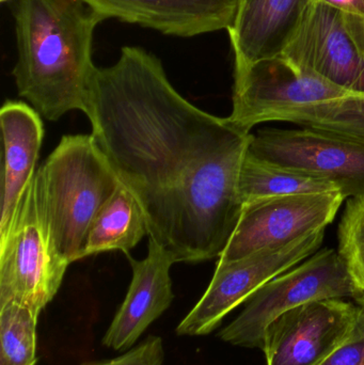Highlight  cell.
<instances>
[{"mask_svg": "<svg viewBox=\"0 0 364 365\" xmlns=\"http://www.w3.org/2000/svg\"><path fill=\"white\" fill-rule=\"evenodd\" d=\"M239 1H241V0H239Z\"/></svg>", "mask_w": 364, "mask_h": 365, "instance_id": "cell-23", "label": "cell"}, {"mask_svg": "<svg viewBox=\"0 0 364 365\" xmlns=\"http://www.w3.org/2000/svg\"><path fill=\"white\" fill-rule=\"evenodd\" d=\"M355 296L356 287L339 251L322 249L263 285L219 338L235 346L262 349L265 329L284 313L318 300Z\"/></svg>", "mask_w": 364, "mask_h": 365, "instance_id": "cell-5", "label": "cell"}, {"mask_svg": "<svg viewBox=\"0 0 364 365\" xmlns=\"http://www.w3.org/2000/svg\"><path fill=\"white\" fill-rule=\"evenodd\" d=\"M19 96L45 119L85 113L96 71L94 32L105 21L83 0H13Z\"/></svg>", "mask_w": 364, "mask_h": 365, "instance_id": "cell-2", "label": "cell"}, {"mask_svg": "<svg viewBox=\"0 0 364 365\" xmlns=\"http://www.w3.org/2000/svg\"><path fill=\"white\" fill-rule=\"evenodd\" d=\"M132 279L123 304L103 338V344L115 351H125L172 304L170 270L175 261L162 247L149 240V252L141 261L128 255Z\"/></svg>", "mask_w": 364, "mask_h": 365, "instance_id": "cell-13", "label": "cell"}, {"mask_svg": "<svg viewBox=\"0 0 364 365\" xmlns=\"http://www.w3.org/2000/svg\"><path fill=\"white\" fill-rule=\"evenodd\" d=\"M320 365H364V308L359 306L357 319L345 340Z\"/></svg>", "mask_w": 364, "mask_h": 365, "instance_id": "cell-20", "label": "cell"}, {"mask_svg": "<svg viewBox=\"0 0 364 365\" xmlns=\"http://www.w3.org/2000/svg\"><path fill=\"white\" fill-rule=\"evenodd\" d=\"M340 255L356 287V300L364 308V197H350L338 230Z\"/></svg>", "mask_w": 364, "mask_h": 365, "instance_id": "cell-19", "label": "cell"}, {"mask_svg": "<svg viewBox=\"0 0 364 365\" xmlns=\"http://www.w3.org/2000/svg\"><path fill=\"white\" fill-rule=\"evenodd\" d=\"M333 191H340L333 182L256 158L249 149L239 173V195L243 205L266 197Z\"/></svg>", "mask_w": 364, "mask_h": 365, "instance_id": "cell-17", "label": "cell"}, {"mask_svg": "<svg viewBox=\"0 0 364 365\" xmlns=\"http://www.w3.org/2000/svg\"><path fill=\"white\" fill-rule=\"evenodd\" d=\"M313 0H241L228 29L234 66L281 56Z\"/></svg>", "mask_w": 364, "mask_h": 365, "instance_id": "cell-15", "label": "cell"}, {"mask_svg": "<svg viewBox=\"0 0 364 365\" xmlns=\"http://www.w3.org/2000/svg\"><path fill=\"white\" fill-rule=\"evenodd\" d=\"M228 119L249 132L265 122H292L364 145V92L340 87L277 56L234 66Z\"/></svg>", "mask_w": 364, "mask_h": 365, "instance_id": "cell-3", "label": "cell"}, {"mask_svg": "<svg viewBox=\"0 0 364 365\" xmlns=\"http://www.w3.org/2000/svg\"><path fill=\"white\" fill-rule=\"evenodd\" d=\"M281 56L335 85L364 92V17L312 1Z\"/></svg>", "mask_w": 364, "mask_h": 365, "instance_id": "cell-8", "label": "cell"}, {"mask_svg": "<svg viewBox=\"0 0 364 365\" xmlns=\"http://www.w3.org/2000/svg\"><path fill=\"white\" fill-rule=\"evenodd\" d=\"M85 113L150 238L175 263L219 259L243 212L239 173L254 134L188 102L140 46L96 68Z\"/></svg>", "mask_w": 364, "mask_h": 365, "instance_id": "cell-1", "label": "cell"}, {"mask_svg": "<svg viewBox=\"0 0 364 365\" xmlns=\"http://www.w3.org/2000/svg\"><path fill=\"white\" fill-rule=\"evenodd\" d=\"M328 4L348 14L364 17V0H313Z\"/></svg>", "mask_w": 364, "mask_h": 365, "instance_id": "cell-22", "label": "cell"}, {"mask_svg": "<svg viewBox=\"0 0 364 365\" xmlns=\"http://www.w3.org/2000/svg\"><path fill=\"white\" fill-rule=\"evenodd\" d=\"M359 307L343 299H323L292 309L264 332L267 365H320L345 340Z\"/></svg>", "mask_w": 364, "mask_h": 365, "instance_id": "cell-11", "label": "cell"}, {"mask_svg": "<svg viewBox=\"0 0 364 365\" xmlns=\"http://www.w3.org/2000/svg\"><path fill=\"white\" fill-rule=\"evenodd\" d=\"M345 199L343 193L333 191L266 197L245 204L218 262L235 261L325 230L335 220Z\"/></svg>", "mask_w": 364, "mask_h": 365, "instance_id": "cell-9", "label": "cell"}, {"mask_svg": "<svg viewBox=\"0 0 364 365\" xmlns=\"http://www.w3.org/2000/svg\"><path fill=\"white\" fill-rule=\"evenodd\" d=\"M121 182L92 135H66L34 175L49 235L68 264L81 259L88 234Z\"/></svg>", "mask_w": 364, "mask_h": 365, "instance_id": "cell-4", "label": "cell"}, {"mask_svg": "<svg viewBox=\"0 0 364 365\" xmlns=\"http://www.w3.org/2000/svg\"><path fill=\"white\" fill-rule=\"evenodd\" d=\"M249 151L284 168L333 182L346 199L364 197V145L312 128H263Z\"/></svg>", "mask_w": 364, "mask_h": 365, "instance_id": "cell-10", "label": "cell"}, {"mask_svg": "<svg viewBox=\"0 0 364 365\" xmlns=\"http://www.w3.org/2000/svg\"><path fill=\"white\" fill-rule=\"evenodd\" d=\"M105 19L156 30L166 36L192 38L234 23L239 0H83Z\"/></svg>", "mask_w": 364, "mask_h": 365, "instance_id": "cell-12", "label": "cell"}, {"mask_svg": "<svg viewBox=\"0 0 364 365\" xmlns=\"http://www.w3.org/2000/svg\"><path fill=\"white\" fill-rule=\"evenodd\" d=\"M68 265L41 214L33 178L0 242V307L15 302L40 315L59 291Z\"/></svg>", "mask_w": 364, "mask_h": 365, "instance_id": "cell-6", "label": "cell"}, {"mask_svg": "<svg viewBox=\"0 0 364 365\" xmlns=\"http://www.w3.org/2000/svg\"><path fill=\"white\" fill-rule=\"evenodd\" d=\"M145 235L149 230L142 208L121 184L92 223L81 259L108 251L128 255Z\"/></svg>", "mask_w": 364, "mask_h": 365, "instance_id": "cell-16", "label": "cell"}, {"mask_svg": "<svg viewBox=\"0 0 364 365\" xmlns=\"http://www.w3.org/2000/svg\"><path fill=\"white\" fill-rule=\"evenodd\" d=\"M325 230L291 244L265 249L227 263H217L205 293L177 328L179 336H207L263 285L292 269L320 250Z\"/></svg>", "mask_w": 364, "mask_h": 365, "instance_id": "cell-7", "label": "cell"}, {"mask_svg": "<svg viewBox=\"0 0 364 365\" xmlns=\"http://www.w3.org/2000/svg\"><path fill=\"white\" fill-rule=\"evenodd\" d=\"M164 357L162 338L150 336L139 346L130 349L128 353L115 359L87 362L81 365H162Z\"/></svg>", "mask_w": 364, "mask_h": 365, "instance_id": "cell-21", "label": "cell"}, {"mask_svg": "<svg viewBox=\"0 0 364 365\" xmlns=\"http://www.w3.org/2000/svg\"><path fill=\"white\" fill-rule=\"evenodd\" d=\"M38 319L15 302L0 307V365H36Z\"/></svg>", "mask_w": 364, "mask_h": 365, "instance_id": "cell-18", "label": "cell"}, {"mask_svg": "<svg viewBox=\"0 0 364 365\" xmlns=\"http://www.w3.org/2000/svg\"><path fill=\"white\" fill-rule=\"evenodd\" d=\"M4 140L0 242L8 236L21 199L36 175L44 138L41 115L23 102L6 101L0 110Z\"/></svg>", "mask_w": 364, "mask_h": 365, "instance_id": "cell-14", "label": "cell"}]
</instances>
